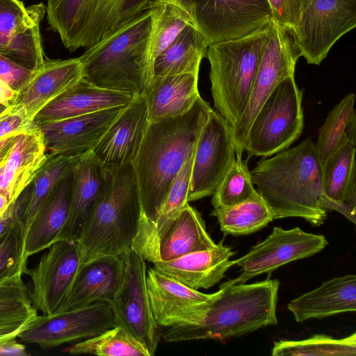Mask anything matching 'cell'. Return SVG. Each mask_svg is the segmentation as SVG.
Listing matches in <instances>:
<instances>
[{
	"label": "cell",
	"instance_id": "obj_14",
	"mask_svg": "<svg viewBox=\"0 0 356 356\" xmlns=\"http://www.w3.org/2000/svg\"><path fill=\"white\" fill-rule=\"evenodd\" d=\"M115 325L109 304L98 302L63 312L38 316L18 337L22 342L49 349L94 337Z\"/></svg>",
	"mask_w": 356,
	"mask_h": 356
},
{
	"label": "cell",
	"instance_id": "obj_30",
	"mask_svg": "<svg viewBox=\"0 0 356 356\" xmlns=\"http://www.w3.org/2000/svg\"><path fill=\"white\" fill-rule=\"evenodd\" d=\"M198 73L154 76L143 95L149 122L187 112L200 95Z\"/></svg>",
	"mask_w": 356,
	"mask_h": 356
},
{
	"label": "cell",
	"instance_id": "obj_18",
	"mask_svg": "<svg viewBox=\"0 0 356 356\" xmlns=\"http://www.w3.org/2000/svg\"><path fill=\"white\" fill-rule=\"evenodd\" d=\"M145 97H135L112 122L92 150L105 167L118 168L132 163L149 126Z\"/></svg>",
	"mask_w": 356,
	"mask_h": 356
},
{
	"label": "cell",
	"instance_id": "obj_10",
	"mask_svg": "<svg viewBox=\"0 0 356 356\" xmlns=\"http://www.w3.org/2000/svg\"><path fill=\"white\" fill-rule=\"evenodd\" d=\"M300 56L292 31L272 20L271 33L248 101L241 115L231 127L236 157H242L249 129L261 105L282 79L294 75Z\"/></svg>",
	"mask_w": 356,
	"mask_h": 356
},
{
	"label": "cell",
	"instance_id": "obj_50",
	"mask_svg": "<svg viewBox=\"0 0 356 356\" xmlns=\"http://www.w3.org/2000/svg\"><path fill=\"white\" fill-rule=\"evenodd\" d=\"M8 197L0 193V218H1L10 205Z\"/></svg>",
	"mask_w": 356,
	"mask_h": 356
},
{
	"label": "cell",
	"instance_id": "obj_1",
	"mask_svg": "<svg viewBox=\"0 0 356 356\" xmlns=\"http://www.w3.org/2000/svg\"><path fill=\"white\" fill-rule=\"evenodd\" d=\"M211 111L209 104L199 96L185 113L149 122L132 162L142 208L135 241L147 234L156 223L173 180L194 154Z\"/></svg>",
	"mask_w": 356,
	"mask_h": 356
},
{
	"label": "cell",
	"instance_id": "obj_2",
	"mask_svg": "<svg viewBox=\"0 0 356 356\" xmlns=\"http://www.w3.org/2000/svg\"><path fill=\"white\" fill-rule=\"evenodd\" d=\"M250 175L274 220L296 217L319 226L332 211L323 190L322 163L310 138L260 160Z\"/></svg>",
	"mask_w": 356,
	"mask_h": 356
},
{
	"label": "cell",
	"instance_id": "obj_26",
	"mask_svg": "<svg viewBox=\"0 0 356 356\" xmlns=\"http://www.w3.org/2000/svg\"><path fill=\"white\" fill-rule=\"evenodd\" d=\"M234 254L230 247L220 242L211 248L154 263L153 268L191 289H207L218 283L234 266L231 260Z\"/></svg>",
	"mask_w": 356,
	"mask_h": 356
},
{
	"label": "cell",
	"instance_id": "obj_20",
	"mask_svg": "<svg viewBox=\"0 0 356 356\" xmlns=\"http://www.w3.org/2000/svg\"><path fill=\"white\" fill-rule=\"evenodd\" d=\"M147 287L156 323L169 327L193 323L211 294L191 289L154 268L147 270Z\"/></svg>",
	"mask_w": 356,
	"mask_h": 356
},
{
	"label": "cell",
	"instance_id": "obj_47",
	"mask_svg": "<svg viewBox=\"0 0 356 356\" xmlns=\"http://www.w3.org/2000/svg\"><path fill=\"white\" fill-rule=\"evenodd\" d=\"M25 346L16 339L0 343V355L27 356Z\"/></svg>",
	"mask_w": 356,
	"mask_h": 356
},
{
	"label": "cell",
	"instance_id": "obj_46",
	"mask_svg": "<svg viewBox=\"0 0 356 356\" xmlns=\"http://www.w3.org/2000/svg\"><path fill=\"white\" fill-rule=\"evenodd\" d=\"M20 202L17 199L0 218V236L10 229L20 217Z\"/></svg>",
	"mask_w": 356,
	"mask_h": 356
},
{
	"label": "cell",
	"instance_id": "obj_34",
	"mask_svg": "<svg viewBox=\"0 0 356 356\" xmlns=\"http://www.w3.org/2000/svg\"><path fill=\"white\" fill-rule=\"evenodd\" d=\"M221 231L234 236L248 235L262 229L274 218L264 199L257 192L253 197L225 209H213Z\"/></svg>",
	"mask_w": 356,
	"mask_h": 356
},
{
	"label": "cell",
	"instance_id": "obj_41",
	"mask_svg": "<svg viewBox=\"0 0 356 356\" xmlns=\"http://www.w3.org/2000/svg\"><path fill=\"white\" fill-rule=\"evenodd\" d=\"M24 239V226L19 217L10 229L0 236V278L18 271L27 273Z\"/></svg>",
	"mask_w": 356,
	"mask_h": 356
},
{
	"label": "cell",
	"instance_id": "obj_19",
	"mask_svg": "<svg viewBox=\"0 0 356 356\" xmlns=\"http://www.w3.org/2000/svg\"><path fill=\"white\" fill-rule=\"evenodd\" d=\"M72 172L69 215L55 241H77L84 223L104 197L111 182V168L104 166L92 151L81 155Z\"/></svg>",
	"mask_w": 356,
	"mask_h": 356
},
{
	"label": "cell",
	"instance_id": "obj_9",
	"mask_svg": "<svg viewBox=\"0 0 356 356\" xmlns=\"http://www.w3.org/2000/svg\"><path fill=\"white\" fill-rule=\"evenodd\" d=\"M184 10L209 45L257 31L272 21L267 0H168Z\"/></svg>",
	"mask_w": 356,
	"mask_h": 356
},
{
	"label": "cell",
	"instance_id": "obj_7",
	"mask_svg": "<svg viewBox=\"0 0 356 356\" xmlns=\"http://www.w3.org/2000/svg\"><path fill=\"white\" fill-rule=\"evenodd\" d=\"M272 21L248 35L211 44L206 56L214 107L230 127L243 113L271 33Z\"/></svg>",
	"mask_w": 356,
	"mask_h": 356
},
{
	"label": "cell",
	"instance_id": "obj_28",
	"mask_svg": "<svg viewBox=\"0 0 356 356\" xmlns=\"http://www.w3.org/2000/svg\"><path fill=\"white\" fill-rule=\"evenodd\" d=\"M296 322L356 311V276L346 275L323 282L287 305Z\"/></svg>",
	"mask_w": 356,
	"mask_h": 356
},
{
	"label": "cell",
	"instance_id": "obj_21",
	"mask_svg": "<svg viewBox=\"0 0 356 356\" xmlns=\"http://www.w3.org/2000/svg\"><path fill=\"white\" fill-rule=\"evenodd\" d=\"M122 276L123 261L120 256H101L81 264L65 300L54 313L98 302L111 303L120 289Z\"/></svg>",
	"mask_w": 356,
	"mask_h": 356
},
{
	"label": "cell",
	"instance_id": "obj_51",
	"mask_svg": "<svg viewBox=\"0 0 356 356\" xmlns=\"http://www.w3.org/2000/svg\"><path fill=\"white\" fill-rule=\"evenodd\" d=\"M15 104L7 107L2 104H0V119L3 118L4 115H6L7 113H8L14 107Z\"/></svg>",
	"mask_w": 356,
	"mask_h": 356
},
{
	"label": "cell",
	"instance_id": "obj_4",
	"mask_svg": "<svg viewBox=\"0 0 356 356\" xmlns=\"http://www.w3.org/2000/svg\"><path fill=\"white\" fill-rule=\"evenodd\" d=\"M110 168L109 186L76 241L81 264L123 254L132 249L138 232L142 208L132 163Z\"/></svg>",
	"mask_w": 356,
	"mask_h": 356
},
{
	"label": "cell",
	"instance_id": "obj_17",
	"mask_svg": "<svg viewBox=\"0 0 356 356\" xmlns=\"http://www.w3.org/2000/svg\"><path fill=\"white\" fill-rule=\"evenodd\" d=\"M125 106L35 124L42 133L46 149L51 153L79 156L94 149Z\"/></svg>",
	"mask_w": 356,
	"mask_h": 356
},
{
	"label": "cell",
	"instance_id": "obj_43",
	"mask_svg": "<svg viewBox=\"0 0 356 356\" xmlns=\"http://www.w3.org/2000/svg\"><path fill=\"white\" fill-rule=\"evenodd\" d=\"M33 72L0 54V79L13 90L19 92Z\"/></svg>",
	"mask_w": 356,
	"mask_h": 356
},
{
	"label": "cell",
	"instance_id": "obj_15",
	"mask_svg": "<svg viewBox=\"0 0 356 356\" xmlns=\"http://www.w3.org/2000/svg\"><path fill=\"white\" fill-rule=\"evenodd\" d=\"M327 243L322 234L305 232L298 227L291 229L275 227L265 240L234 260V265L241 268V273L224 283H245L259 275L270 274L283 265L319 252Z\"/></svg>",
	"mask_w": 356,
	"mask_h": 356
},
{
	"label": "cell",
	"instance_id": "obj_42",
	"mask_svg": "<svg viewBox=\"0 0 356 356\" xmlns=\"http://www.w3.org/2000/svg\"><path fill=\"white\" fill-rule=\"evenodd\" d=\"M272 13V20L293 31L302 15L312 0H267Z\"/></svg>",
	"mask_w": 356,
	"mask_h": 356
},
{
	"label": "cell",
	"instance_id": "obj_32",
	"mask_svg": "<svg viewBox=\"0 0 356 356\" xmlns=\"http://www.w3.org/2000/svg\"><path fill=\"white\" fill-rule=\"evenodd\" d=\"M209 44L193 24L188 25L154 60V76L198 73Z\"/></svg>",
	"mask_w": 356,
	"mask_h": 356
},
{
	"label": "cell",
	"instance_id": "obj_27",
	"mask_svg": "<svg viewBox=\"0 0 356 356\" xmlns=\"http://www.w3.org/2000/svg\"><path fill=\"white\" fill-rule=\"evenodd\" d=\"M82 78L83 67L79 58L47 59L18 92L15 104L22 106L33 120L43 107Z\"/></svg>",
	"mask_w": 356,
	"mask_h": 356
},
{
	"label": "cell",
	"instance_id": "obj_35",
	"mask_svg": "<svg viewBox=\"0 0 356 356\" xmlns=\"http://www.w3.org/2000/svg\"><path fill=\"white\" fill-rule=\"evenodd\" d=\"M70 355L150 356L145 347L123 326L116 325L63 350Z\"/></svg>",
	"mask_w": 356,
	"mask_h": 356
},
{
	"label": "cell",
	"instance_id": "obj_13",
	"mask_svg": "<svg viewBox=\"0 0 356 356\" xmlns=\"http://www.w3.org/2000/svg\"><path fill=\"white\" fill-rule=\"evenodd\" d=\"M235 159L231 127L212 109L195 149L188 202L212 195Z\"/></svg>",
	"mask_w": 356,
	"mask_h": 356
},
{
	"label": "cell",
	"instance_id": "obj_3",
	"mask_svg": "<svg viewBox=\"0 0 356 356\" xmlns=\"http://www.w3.org/2000/svg\"><path fill=\"white\" fill-rule=\"evenodd\" d=\"M280 282L267 279L252 284H225L202 303L191 323L169 327L165 341L223 340L277 324L276 307Z\"/></svg>",
	"mask_w": 356,
	"mask_h": 356
},
{
	"label": "cell",
	"instance_id": "obj_49",
	"mask_svg": "<svg viewBox=\"0 0 356 356\" xmlns=\"http://www.w3.org/2000/svg\"><path fill=\"white\" fill-rule=\"evenodd\" d=\"M15 136L16 135H13L0 140V167L9 155L14 145Z\"/></svg>",
	"mask_w": 356,
	"mask_h": 356
},
{
	"label": "cell",
	"instance_id": "obj_39",
	"mask_svg": "<svg viewBox=\"0 0 356 356\" xmlns=\"http://www.w3.org/2000/svg\"><path fill=\"white\" fill-rule=\"evenodd\" d=\"M257 191L252 181L248 159L236 157L212 195L213 209H225L253 197Z\"/></svg>",
	"mask_w": 356,
	"mask_h": 356
},
{
	"label": "cell",
	"instance_id": "obj_25",
	"mask_svg": "<svg viewBox=\"0 0 356 356\" xmlns=\"http://www.w3.org/2000/svg\"><path fill=\"white\" fill-rule=\"evenodd\" d=\"M41 131L33 122L16 135L14 145L0 167V193L13 204L32 181L47 154Z\"/></svg>",
	"mask_w": 356,
	"mask_h": 356
},
{
	"label": "cell",
	"instance_id": "obj_48",
	"mask_svg": "<svg viewBox=\"0 0 356 356\" xmlns=\"http://www.w3.org/2000/svg\"><path fill=\"white\" fill-rule=\"evenodd\" d=\"M18 92L0 79V104L9 107L15 104Z\"/></svg>",
	"mask_w": 356,
	"mask_h": 356
},
{
	"label": "cell",
	"instance_id": "obj_31",
	"mask_svg": "<svg viewBox=\"0 0 356 356\" xmlns=\"http://www.w3.org/2000/svg\"><path fill=\"white\" fill-rule=\"evenodd\" d=\"M79 156L47 154L38 172L17 198L20 202V218L24 236L41 206L56 184L70 172Z\"/></svg>",
	"mask_w": 356,
	"mask_h": 356
},
{
	"label": "cell",
	"instance_id": "obj_11",
	"mask_svg": "<svg viewBox=\"0 0 356 356\" xmlns=\"http://www.w3.org/2000/svg\"><path fill=\"white\" fill-rule=\"evenodd\" d=\"M120 257L123 261L122 280L109 305L116 325L123 326L153 356L160 341V330L148 296L146 261L133 249Z\"/></svg>",
	"mask_w": 356,
	"mask_h": 356
},
{
	"label": "cell",
	"instance_id": "obj_6",
	"mask_svg": "<svg viewBox=\"0 0 356 356\" xmlns=\"http://www.w3.org/2000/svg\"><path fill=\"white\" fill-rule=\"evenodd\" d=\"M160 0H48L47 21L70 51L88 49L151 12Z\"/></svg>",
	"mask_w": 356,
	"mask_h": 356
},
{
	"label": "cell",
	"instance_id": "obj_37",
	"mask_svg": "<svg viewBox=\"0 0 356 356\" xmlns=\"http://www.w3.org/2000/svg\"><path fill=\"white\" fill-rule=\"evenodd\" d=\"M355 94L345 96L329 113L319 129L316 148L322 165L343 143L352 120L356 118Z\"/></svg>",
	"mask_w": 356,
	"mask_h": 356
},
{
	"label": "cell",
	"instance_id": "obj_36",
	"mask_svg": "<svg viewBox=\"0 0 356 356\" xmlns=\"http://www.w3.org/2000/svg\"><path fill=\"white\" fill-rule=\"evenodd\" d=\"M273 356H355L356 333L342 339L315 334L302 340H280L274 342Z\"/></svg>",
	"mask_w": 356,
	"mask_h": 356
},
{
	"label": "cell",
	"instance_id": "obj_22",
	"mask_svg": "<svg viewBox=\"0 0 356 356\" xmlns=\"http://www.w3.org/2000/svg\"><path fill=\"white\" fill-rule=\"evenodd\" d=\"M217 245L201 214L188 204L164 232L140 255L152 264L169 261Z\"/></svg>",
	"mask_w": 356,
	"mask_h": 356
},
{
	"label": "cell",
	"instance_id": "obj_29",
	"mask_svg": "<svg viewBox=\"0 0 356 356\" xmlns=\"http://www.w3.org/2000/svg\"><path fill=\"white\" fill-rule=\"evenodd\" d=\"M72 170L56 184L25 232L24 259L26 262L32 254L48 248L65 225L71 203Z\"/></svg>",
	"mask_w": 356,
	"mask_h": 356
},
{
	"label": "cell",
	"instance_id": "obj_44",
	"mask_svg": "<svg viewBox=\"0 0 356 356\" xmlns=\"http://www.w3.org/2000/svg\"><path fill=\"white\" fill-rule=\"evenodd\" d=\"M33 124V120L26 109L19 104L0 119V140L17 135L27 129Z\"/></svg>",
	"mask_w": 356,
	"mask_h": 356
},
{
	"label": "cell",
	"instance_id": "obj_8",
	"mask_svg": "<svg viewBox=\"0 0 356 356\" xmlns=\"http://www.w3.org/2000/svg\"><path fill=\"white\" fill-rule=\"evenodd\" d=\"M302 92L294 75L282 79L273 90L249 129L245 149L252 156H269L288 148L303 129Z\"/></svg>",
	"mask_w": 356,
	"mask_h": 356
},
{
	"label": "cell",
	"instance_id": "obj_45",
	"mask_svg": "<svg viewBox=\"0 0 356 356\" xmlns=\"http://www.w3.org/2000/svg\"><path fill=\"white\" fill-rule=\"evenodd\" d=\"M36 318L0 321V343L18 337Z\"/></svg>",
	"mask_w": 356,
	"mask_h": 356
},
{
	"label": "cell",
	"instance_id": "obj_24",
	"mask_svg": "<svg viewBox=\"0 0 356 356\" xmlns=\"http://www.w3.org/2000/svg\"><path fill=\"white\" fill-rule=\"evenodd\" d=\"M135 97L132 94L97 87L82 78L43 107L35 115L33 122L38 124L124 106Z\"/></svg>",
	"mask_w": 356,
	"mask_h": 356
},
{
	"label": "cell",
	"instance_id": "obj_33",
	"mask_svg": "<svg viewBox=\"0 0 356 356\" xmlns=\"http://www.w3.org/2000/svg\"><path fill=\"white\" fill-rule=\"evenodd\" d=\"M189 24L188 14L176 4L160 0L151 10V30L147 42V62L154 74L155 58Z\"/></svg>",
	"mask_w": 356,
	"mask_h": 356
},
{
	"label": "cell",
	"instance_id": "obj_23",
	"mask_svg": "<svg viewBox=\"0 0 356 356\" xmlns=\"http://www.w3.org/2000/svg\"><path fill=\"white\" fill-rule=\"evenodd\" d=\"M356 124L352 122L343 143L322 165L323 190L335 211L355 223Z\"/></svg>",
	"mask_w": 356,
	"mask_h": 356
},
{
	"label": "cell",
	"instance_id": "obj_16",
	"mask_svg": "<svg viewBox=\"0 0 356 356\" xmlns=\"http://www.w3.org/2000/svg\"><path fill=\"white\" fill-rule=\"evenodd\" d=\"M80 265L75 241H57L48 248L35 266L26 273L32 284L29 298L36 309L48 315L59 309Z\"/></svg>",
	"mask_w": 356,
	"mask_h": 356
},
{
	"label": "cell",
	"instance_id": "obj_5",
	"mask_svg": "<svg viewBox=\"0 0 356 356\" xmlns=\"http://www.w3.org/2000/svg\"><path fill=\"white\" fill-rule=\"evenodd\" d=\"M151 12L79 57L83 78L108 90L142 95L154 78L147 62Z\"/></svg>",
	"mask_w": 356,
	"mask_h": 356
},
{
	"label": "cell",
	"instance_id": "obj_38",
	"mask_svg": "<svg viewBox=\"0 0 356 356\" xmlns=\"http://www.w3.org/2000/svg\"><path fill=\"white\" fill-rule=\"evenodd\" d=\"M45 12L42 3L25 7L19 0H0V54L21 33L40 24Z\"/></svg>",
	"mask_w": 356,
	"mask_h": 356
},
{
	"label": "cell",
	"instance_id": "obj_40",
	"mask_svg": "<svg viewBox=\"0 0 356 356\" xmlns=\"http://www.w3.org/2000/svg\"><path fill=\"white\" fill-rule=\"evenodd\" d=\"M18 271L0 278V321L36 318L28 289Z\"/></svg>",
	"mask_w": 356,
	"mask_h": 356
},
{
	"label": "cell",
	"instance_id": "obj_12",
	"mask_svg": "<svg viewBox=\"0 0 356 356\" xmlns=\"http://www.w3.org/2000/svg\"><path fill=\"white\" fill-rule=\"evenodd\" d=\"M356 26V0H312L292 31L309 64L319 65L332 45Z\"/></svg>",
	"mask_w": 356,
	"mask_h": 356
}]
</instances>
